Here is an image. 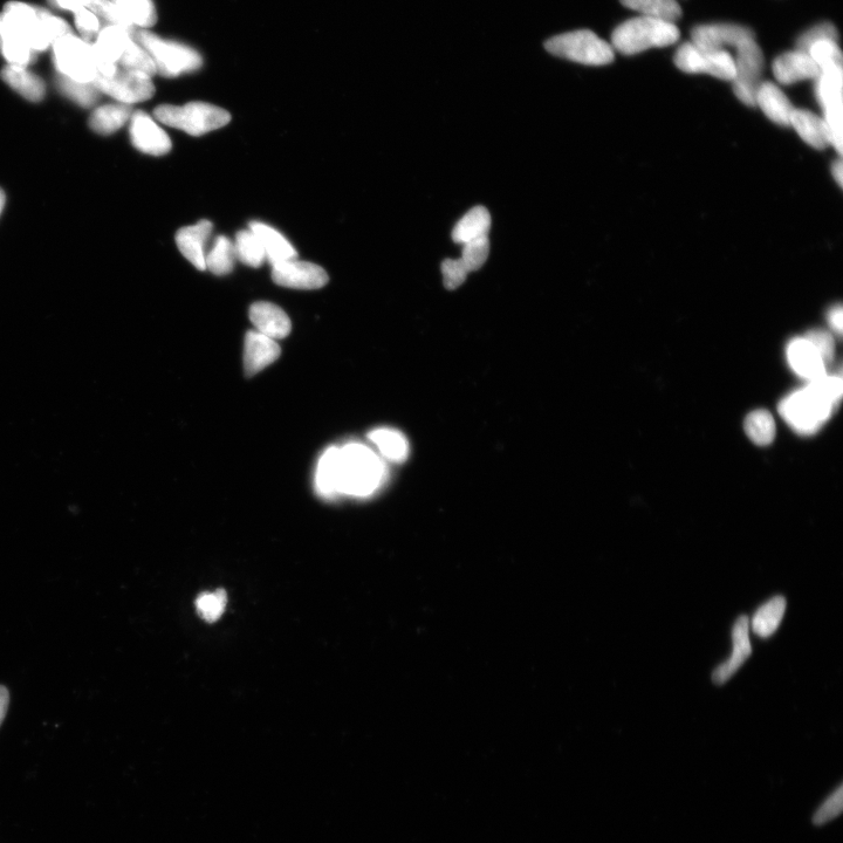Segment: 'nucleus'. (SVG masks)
<instances>
[{"label": "nucleus", "mask_w": 843, "mask_h": 843, "mask_svg": "<svg viewBox=\"0 0 843 843\" xmlns=\"http://www.w3.org/2000/svg\"><path fill=\"white\" fill-rule=\"evenodd\" d=\"M842 387L841 376L826 375L810 382L807 387L781 401L780 415L797 433L813 434L831 416L835 404L840 402Z\"/></svg>", "instance_id": "obj_1"}, {"label": "nucleus", "mask_w": 843, "mask_h": 843, "mask_svg": "<svg viewBox=\"0 0 843 843\" xmlns=\"http://www.w3.org/2000/svg\"><path fill=\"white\" fill-rule=\"evenodd\" d=\"M385 464L366 445L352 443L339 451V493L367 497L385 479Z\"/></svg>", "instance_id": "obj_2"}, {"label": "nucleus", "mask_w": 843, "mask_h": 843, "mask_svg": "<svg viewBox=\"0 0 843 843\" xmlns=\"http://www.w3.org/2000/svg\"><path fill=\"white\" fill-rule=\"evenodd\" d=\"M678 39L680 30L675 23L641 16L616 27L612 34V47L625 56H633L654 47L673 45Z\"/></svg>", "instance_id": "obj_3"}, {"label": "nucleus", "mask_w": 843, "mask_h": 843, "mask_svg": "<svg viewBox=\"0 0 843 843\" xmlns=\"http://www.w3.org/2000/svg\"><path fill=\"white\" fill-rule=\"evenodd\" d=\"M133 39L153 59L156 72L174 78L183 73L200 70L203 58L196 50L176 41L164 40L148 30L136 29Z\"/></svg>", "instance_id": "obj_4"}, {"label": "nucleus", "mask_w": 843, "mask_h": 843, "mask_svg": "<svg viewBox=\"0 0 843 843\" xmlns=\"http://www.w3.org/2000/svg\"><path fill=\"white\" fill-rule=\"evenodd\" d=\"M155 118L169 127L201 136L222 128L231 120L225 109L205 102H189L184 106L162 105L155 109Z\"/></svg>", "instance_id": "obj_5"}, {"label": "nucleus", "mask_w": 843, "mask_h": 843, "mask_svg": "<svg viewBox=\"0 0 843 843\" xmlns=\"http://www.w3.org/2000/svg\"><path fill=\"white\" fill-rule=\"evenodd\" d=\"M545 47L553 56L587 66H605L615 57L612 45L589 30L560 34L546 41Z\"/></svg>", "instance_id": "obj_6"}, {"label": "nucleus", "mask_w": 843, "mask_h": 843, "mask_svg": "<svg viewBox=\"0 0 843 843\" xmlns=\"http://www.w3.org/2000/svg\"><path fill=\"white\" fill-rule=\"evenodd\" d=\"M53 59L64 77L79 82H93L98 75L93 45L74 34L59 38L53 45Z\"/></svg>", "instance_id": "obj_7"}, {"label": "nucleus", "mask_w": 843, "mask_h": 843, "mask_svg": "<svg viewBox=\"0 0 843 843\" xmlns=\"http://www.w3.org/2000/svg\"><path fill=\"white\" fill-rule=\"evenodd\" d=\"M736 77L733 92L746 106H756L757 89L762 82L764 54L755 38L746 39L736 47Z\"/></svg>", "instance_id": "obj_8"}, {"label": "nucleus", "mask_w": 843, "mask_h": 843, "mask_svg": "<svg viewBox=\"0 0 843 843\" xmlns=\"http://www.w3.org/2000/svg\"><path fill=\"white\" fill-rule=\"evenodd\" d=\"M674 61L684 73H705L725 81H732L736 77L735 59L726 50L708 51L692 43H685L677 50Z\"/></svg>", "instance_id": "obj_9"}, {"label": "nucleus", "mask_w": 843, "mask_h": 843, "mask_svg": "<svg viewBox=\"0 0 843 843\" xmlns=\"http://www.w3.org/2000/svg\"><path fill=\"white\" fill-rule=\"evenodd\" d=\"M93 85L101 93L108 94L109 97L128 106L152 99L155 94L152 79L122 70L120 67L118 71L112 75H108V77L97 75V78L93 81Z\"/></svg>", "instance_id": "obj_10"}, {"label": "nucleus", "mask_w": 843, "mask_h": 843, "mask_svg": "<svg viewBox=\"0 0 843 843\" xmlns=\"http://www.w3.org/2000/svg\"><path fill=\"white\" fill-rule=\"evenodd\" d=\"M272 279L277 285L294 290H318L328 283L322 267L296 259L273 265Z\"/></svg>", "instance_id": "obj_11"}, {"label": "nucleus", "mask_w": 843, "mask_h": 843, "mask_svg": "<svg viewBox=\"0 0 843 843\" xmlns=\"http://www.w3.org/2000/svg\"><path fill=\"white\" fill-rule=\"evenodd\" d=\"M691 43L699 49L722 51L726 47H736L744 40L755 38L749 27L730 23L704 24L691 31Z\"/></svg>", "instance_id": "obj_12"}, {"label": "nucleus", "mask_w": 843, "mask_h": 843, "mask_svg": "<svg viewBox=\"0 0 843 843\" xmlns=\"http://www.w3.org/2000/svg\"><path fill=\"white\" fill-rule=\"evenodd\" d=\"M130 121V136L137 150L153 156H163L170 152V137L148 114L136 112Z\"/></svg>", "instance_id": "obj_13"}, {"label": "nucleus", "mask_w": 843, "mask_h": 843, "mask_svg": "<svg viewBox=\"0 0 843 843\" xmlns=\"http://www.w3.org/2000/svg\"><path fill=\"white\" fill-rule=\"evenodd\" d=\"M732 644L733 651L731 656L721 666H718L714 674H712V681L717 685H723L728 682L743 667V664L752 654L750 621L745 615L739 616L735 625H733Z\"/></svg>", "instance_id": "obj_14"}, {"label": "nucleus", "mask_w": 843, "mask_h": 843, "mask_svg": "<svg viewBox=\"0 0 843 843\" xmlns=\"http://www.w3.org/2000/svg\"><path fill=\"white\" fill-rule=\"evenodd\" d=\"M774 77L783 85L808 79H817L821 73L810 54L795 50L781 54L773 61Z\"/></svg>", "instance_id": "obj_15"}, {"label": "nucleus", "mask_w": 843, "mask_h": 843, "mask_svg": "<svg viewBox=\"0 0 843 843\" xmlns=\"http://www.w3.org/2000/svg\"><path fill=\"white\" fill-rule=\"evenodd\" d=\"M787 359L794 372L810 382L818 381L827 375L825 362L805 338H797L790 342L787 347Z\"/></svg>", "instance_id": "obj_16"}, {"label": "nucleus", "mask_w": 843, "mask_h": 843, "mask_svg": "<svg viewBox=\"0 0 843 843\" xmlns=\"http://www.w3.org/2000/svg\"><path fill=\"white\" fill-rule=\"evenodd\" d=\"M280 347L276 341L266 337L258 331H251L246 334L244 366L248 376L262 372L267 366L278 360Z\"/></svg>", "instance_id": "obj_17"}, {"label": "nucleus", "mask_w": 843, "mask_h": 843, "mask_svg": "<svg viewBox=\"0 0 843 843\" xmlns=\"http://www.w3.org/2000/svg\"><path fill=\"white\" fill-rule=\"evenodd\" d=\"M212 223L203 219L195 225L185 226L176 235V243L182 255L193 264L197 270H207L205 265V243L212 232Z\"/></svg>", "instance_id": "obj_18"}, {"label": "nucleus", "mask_w": 843, "mask_h": 843, "mask_svg": "<svg viewBox=\"0 0 843 843\" xmlns=\"http://www.w3.org/2000/svg\"><path fill=\"white\" fill-rule=\"evenodd\" d=\"M250 319L259 333L271 339H285L291 333L292 324L280 307L260 301L250 308Z\"/></svg>", "instance_id": "obj_19"}, {"label": "nucleus", "mask_w": 843, "mask_h": 843, "mask_svg": "<svg viewBox=\"0 0 843 843\" xmlns=\"http://www.w3.org/2000/svg\"><path fill=\"white\" fill-rule=\"evenodd\" d=\"M779 126H790L794 108L783 91L772 82H762L757 89L756 106Z\"/></svg>", "instance_id": "obj_20"}, {"label": "nucleus", "mask_w": 843, "mask_h": 843, "mask_svg": "<svg viewBox=\"0 0 843 843\" xmlns=\"http://www.w3.org/2000/svg\"><path fill=\"white\" fill-rule=\"evenodd\" d=\"M250 230L255 233L263 246L265 257L273 265L296 259L297 251L276 229L260 222H252Z\"/></svg>", "instance_id": "obj_21"}, {"label": "nucleus", "mask_w": 843, "mask_h": 843, "mask_svg": "<svg viewBox=\"0 0 843 843\" xmlns=\"http://www.w3.org/2000/svg\"><path fill=\"white\" fill-rule=\"evenodd\" d=\"M807 145L815 149H825L831 145L828 128L824 119L805 109H794L791 125Z\"/></svg>", "instance_id": "obj_22"}, {"label": "nucleus", "mask_w": 843, "mask_h": 843, "mask_svg": "<svg viewBox=\"0 0 843 843\" xmlns=\"http://www.w3.org/2000/svg\"><path fill=\"white\" fill-rule=\"evenodd\" d=\"M491 216L488 209L476 207L465 214L452 230V241L465 245L489 237Z\"/></svg>", "instance_id": "obj_23"}, {"label": "nucleus", "mask_w": 843, "mask_h": 843, "mask_svg": "<svg viewBox=\"0 0 843 843\" xmlns=\"http://www.w3.org/2000/svg\"><path fill=\"white\" fill-rule=\"evenodd\" d=\"M2 79L22 97L32 102L44 99L46 88L44 81L38 75L27 71L25 67L6 66L3 68Z\"/></svg>", "instance_id": "obj_24"}, {"label": "nucleus", "mask_w": 843, "mask_h": 843, "mask_svg": "<svg viewBox=\"0 0 843 843\" xmlns=\"http://www.w3.org/2000/svg\"><path fill=\"white\" fill-rule=\"evenodd\" d=\"M786 611V600L783 596H774L757 609L753 615L751 627L753 633L762 639H767L777 632Z\"/></svg>", "instance_id": "obj_25"}, {"label": "nucleus", "mask_w": 843, "mask_h": 843, "mask_svg": "<svg viewBox=\"0 0 843 843\" xmlns=\"http://www.w3.org/2000/svg\"><path fill=\"white\" fill-rule=\"evenodd\" d=\"M133 111L128 105H106L95 109L89 118V127L95 133L109 135L116 132L132 118Z\"/></svg>", "instance_id": "obj_26"}, {"label": "nucleus", "mask_w": 843, "mask_h": 843, "mask_svg": "<svg viewBox=\"0 0 843 843\" xmlns=\"http://www.w3.org/2000/svg\"><path fill=\"white\" fill-rule=\"evenodd\" d=\"M380 450L383 457L389 461L402 463L409 455V444L407 438L400 431L392 429H378L368 435Z\"/></svg>", "instance_id": "obj_27"}, {"label": "nucleus", "mask_w": 843, "mask_h": 843, "mask_svg": "<svg viewBox=\"0 0 843 843\" xmlns=\"http://www.w3.org/2000/svg\"><path fill=\"white\" fill-rule=\"evenodd\" d=\"M623 6L640 12L644 17L675 23L682 16V9L676 0H620Z\"/></svg>", "instance_id": "obj_28"}, {"label": "nucleus", "mask_w": 843, "mask_h": 843, "mask_svg": "<svg viewBox=\"0 0 843 843\" xmlns=\"http://www.w3.org/2000/svg\"><path fill=\"white\" fill-rule=\"evenodd\" d=\"M339 451L338 448H330L320 458L317 488L322 496L331 497L339 493Z\"/></svg>", "instance_id": "obj_29"}, {"label": "nucleus", "mask_w": 843, "mask_h": 843, "mask_svg": "<svg viewBox=\"0 0 843 843\" xmlns=\"http://www.w3.org/2000/svg\"><path fill=\"white\" fill-rule=\"evenodd\" d=\"M236 259L235 245L228 237L219 236L208 255H205V265L216 276H225L233 270Z\"/></svg>", "instance_id": "obj_30"}, {"label": "nucleus", "mask_w": 843, "mask_h": 843, "mask_svg": "<svg viewBox=\"0 0 843 843\" xmlns=\"http://www.w3.org/2000/svg\"><path fill=\"white\" fill-rule=\"evenodd\" d=\"M115 3L136 29L147 30L157 22L153 0H115Z\"/></svg>", "instance_id": "obj_31"}, {"label": "nucleus", "mask_w": 843, "mask_h": 843, "mask_svg": "<svg viewBox=\"0 0 843 843\" xmlns=\"http://www.w3.org/2000/svg\"><path fill=\"white\" fill-rule=\"evenodd\" d=\"M118 66H121L122 70L150 79L157 73L153 59L150 58L146 50L137 44L134 39L130 40V43L119 60Z\"/></svg>", "instance_id": "obj_32"}, {"label": "nucleus", "mask_w": 843, "mask_h": 843, "mask_svg": "<svg viewBox=\"0 0 843 843\" xmlns=\"http://www.w3.org/2000/svg\"><path fill=\"white\" fill-rule=\"evenodd\" d=\"M0 53L12 66L26 67L34 59V52L24 40L0 27Z\"/></svg>", "instance_id": "obj_33"}, {"label": "nucleus", "mask_w": 843, "mask_h": 843, "mask_svg": "<svg viewBox=\"0 0 843 843\" xmlns=\"http://www.w3.org/2000/svg\"><path fill=\"white\" fill-rule=\"evenodd\" d=\"M747 436L758 445H769L776 437V424L773 417L765 410L753 411L745 420Z\"/></svg>", "instance_id": "obj_34"}, {"label": "nucleus", "mask_w": 843, "mask_h": 843, "mask_svg": "<svg viewBox=\"0 0 843 843\" xmlns=\"http://www.w3.org/2000/svg\"><path fill=\"white\" fill-rule=\"evenodd\" d=\"M57 85L61 93L82 107H91L97 104L100 98L101 92L93 82L74 81L60 74Z\"/></svg>", "instance_id": "obj_35"}, {"label": "nucleus", "mask_w": 843, "mask_h": 843, "mask_svg": "<svg viewBox=\"0 0 843 843\" xmlns=\"http://www.w3.org/2000/svg\"><path fill=\"white\" fill-rule=\"evenodd\" d=\"M236 258L245 265L259 267L264 263L265 252L259 239L250 229L239 231L236 236Z\"/></svg>", "instance_id": "obj_36"}, {"label": "nucleus", "mask_w": 843, "mask_h": 843, "mask_svg": "<svg viewBox=\"0 0 843 843\" xmlns=\"http://www.w3.org/2000/svg\"><path fill=\"white\" fill-rule=\"evenodd\" d=\"M462 256L458 259L466 271L475 272L482 269L490 255L489 237L478 239V241L462 245Z\"/></svg>", "instance_id": "obj_37"}, {"label": "nucleus", "mask_w": 843, "mask_h": 843, "mask_svg": "<svg viewBox=\"0 0 843 843\" xmlns=\"http://www.w3.org/2000/svg\"><path fill=\"white\" fill-rule=\"evenodd\" d=\"M810 54L814 63L820 68V71L832 66H842V53L839 47V41L834 40H820L811 46L807 52Z\"/></svg>", "instance_id": "obj_38"}, {"label": "nucleus", "mask_w": 843, "mask_h": 843, "mask_svg": "<svg viewBox=\"0 0 843 843\" xmlns=\"http://www.w3.org/2000/svg\"><path fill=\"white\" fill-rule=\"evenodd\" d=\"M98 18H104L108 24L122 27L130 33L135 32L136 27L130 24L129 20L123 15L118 4L111 2V0H91L87 6Z\"/></svg>", "instance_id": "obj_39"}, {"label": "nucleus", "mask_w": 843, "mask_h": 843, "mask_svg": "<svg viewBox=\"0 0 843 843\" xmlns=\"http://www.w3.org/2000/svg\"><path fill=\"white\" fill-rule=\"evenodd\" d=\"M843 810V786L840 784L827 795L817 811L814 812L812 822L814 826H824L828 822L840 817Z\"/></svg>", "instance_id": "obj_40"}, {"label": "nucleus", "mask_w": 843, "mask_h": 843, "mask_svg": "<svg viewBox=\"0 0 843 843\" xmlns=\"http://www.w3.org/2000/svg\"><path fill=\"white\" fill-rule=\"evenodd\" d=\"M197 612L207 622H215L223 615L226 607V593L223 589L214 593H203L196 601Z\"/></svg>", "instance_id": "obj_41"}, {"label": "nucleus", "mask_w": 843, "mask_h": 843, "mask_svg": "<svg viewBox=\"0 0 843 843\" xmlns=\"http://www.w3.org/2000/svg\"><path fill=\"white\" fill-rule=\"evenodd\" d=\"M820 40L839 41V33L832 23H821L801 34L797 40V50L808 52L811 46Z\"/></svg>", "instance_id": "obj_42"}, {"label": "nucleus", "mask_w": 843, "mask_h": 843, "mask_svg": "<svg viewBox=\"0 0 843 843\" xmlns=\"http://www.w3.org/2000/svg\"><path fill=\"white\" fill-rule=\"evenodd\" d=\"M442 274L444 286L450 291L462 286L469 276V272L459 259H445L442 263Z\"/></svg>", "instance_id": "obj_43"}, {"label": "nucleus", "mask_w": 843, "mask_h": 843, "mask_svg": "<svg viewBox=\"0 0 843 843\" xmlns=\"http://www.w3.org/2000/svg\"><path fill=\"white\" fill-rule=\"evenodd\" d=\"M805 339L810 342L826 366L833 361L835 342L831 334L824 331H811L806 334Z\"/></svg>", "instance_id": "obj_44"}, {"label": "nucleus", "mask_w": 843, "mask_h": 843, "mask_svg": "<svg viewBox=\"0 0 843 843\" xmlns=\"http://www.w3.org/2000/svg\"><path fill=\"white\" fill-rule=\"evenodd\" d=\"M75 26L81 34L82 40L91 43V40L98 37L100 20L91 10L81 9L74 13Z\"/></svg>", "instance_id": "obj_45"}, {"label": "nucleus", "mask_w": 843, "mask_h": 843, "mask_svg": "<svg viewBox=\"0 0 843 843\" xmlns=\"http://www.w3.org/2000/svg\"><path fill=\"white\" fill-rule=\"evenodd\" d=\"M57 8L66 11L77 12L81 9L87 8L91 0H51Z\"/></svg>", "instance_id": "obj_46"}, {"label": "nucleus", "mask_w": 843, "mask_h": 843, "mask_svg": "<svg viewBox=\"0 0 843 843\" xmlns=\"http://www.w3.org/2000/svg\"><path fill=\"white\" fill-rule=\"evenodd\" d=\"M842 312H843L842 306L838 305V306H834L832 308L831 312L828 313L829 326H831L832 330L835 333H838L839 337H841V334H842V321H843Z\"/></svg>", "instance_id": "obj_47"}, {"label": "nucleus", "mask_w": 843, "mask_h": 843, "mask_svg": "<svg viewBox=\"0 0 843 843\" xmlns=\"http://www.w3.org/2000/svg\"><path fill=\"white\" fill-rule=\"evenodd\" d=\"M10 704V692L4 685H0V726H2Z\"/></svg>", "instance_id": "obj_48"}, {"label": "nucleus", "mask_w": 843, "mask_h": 843, "mask_svg": "<svg viewBox=\"0 0 843 843\" xmlns=\"http://www.w3.org/2000/svg\"><path fill=\"white\" fill-rule=\"evenodd\" d=\"M833 175H834V178H835L836 182H838L840 187H842L843 167H842L841 161H838V162L834 163Z\"/></svg>", "instance_id": "obj_49"}, {"label": "nucleus", "mask_w": 843, "mask_h": 843, "mask_svg": "<svg viewBox=\"0 0 843 843\" xmlns=\"http://www.w3.org/2000/svg\"><path fill=\"white\" fill-rule=\"evenodd\" d=\"M4 205H5V194L3 193V190L0 189V215H2Z\"/></svg>", "instance_id": "obj_50"}]
</instances>
